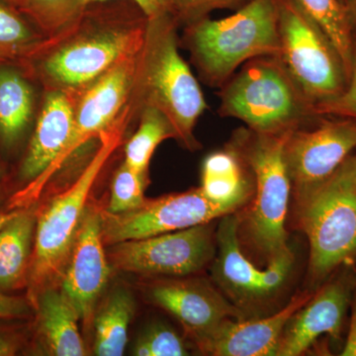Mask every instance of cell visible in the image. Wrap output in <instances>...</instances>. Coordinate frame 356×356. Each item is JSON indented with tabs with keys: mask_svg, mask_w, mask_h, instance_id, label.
<instances>
[{
	"mask_svg": "<svg viewBox=\"0 0 356 356\" xmlns=\"http://www.w3.org/2000/svg\"><path fill=\"white\" fill-rule=\"evenodd\" d=\"M181 42L201 81L219 89L248 60L280 56L277 0H252L228 17L191 23Z\"/></svg>",
	"mask_w": 356,
	"mask_h": 356,
	"instance_id": "cell-4",
	"label": "cell"
},
{
	"mask_svg": "<svg viewBox=\"0 0 356 356\" xmlns=\"http://www.w3.org/2000/svg\"><path fill=\"white\" fill-rule=\"evenodd\" d=\"M88 0H28L21 11L44 34L64 31L83 13Z\"/></svg>",
	"mask_w": 356,
	"mask_h": 356,
	"instance_id": "cell-26",
	"label": "cell"
},
{
	"mask_svg": "<svg viewBox=\"0 0 356 356\" xmlns=\"http://www.w3.org/2000/svg\"><path fill=\"white\" fill-rule=\"evenodd\" d=\"M25 344L24 332L16 327L0 325V356L17 355Z\"/></svg>",
	"mask_w": 356,
	"mask_h": 356,
	"instance_id": "cell-33",
	"label": "cell"
},
{
	"mask_svg": "<svg viewBox=\"0 0 356 356\" xmlns=\"http://www.w3.org/2000/svg\"><path fill=\"white\" fill-rule=\"evenodd\" d=\"M281 62L318 113L346 88L343 60L296 0H277ZM321 115V114H320Z\"/></svg>",
	"mask_w": 356,
	"mask_h": 356,
	"instance_id": "cell-8",
	"label": "cell"
},
{
	"mask_svg": "<svg viewBox=\"0 0 356 356\" xmlns=\"http://www.w3.org/2000/svg\"><path fill=\"white\" fill-rule=\"evenodd\" d=\"M132 113V105L128 103L113 125L100 134L97 151L74 184L51 199L43 209L37 211L34 247L26 286V297L31 304L40 292L54 286L56 281L62 278L88 209L89 194L107 161L121 144Z\"/></svg>",
	"mask_w": 356,
	"mask_h": 356,
	"instance_id": "cell-3",
	"label": "cell"
},
{
	"mask_svg": "<svg viewBox=\"0 0 356 356\" xmlns=\"http://www.w3.org/2000/svg\"><path fill=\"white\" fill-rule=\"evenodd\" d=\"M356 149V119L322 115L288 134L284 159L298 199L337 172Z\"/></svg>",
	"mask_w": 356,
	"mask_h": 356,
	"instance_id": "cell-10",
	"label": "cell"
},
{
	"mask_svg": "<svg viewBox=\"0 0 356 356\" xmlns=\"http://www.w3.org/2000/svg\"><path fill=\"white\" fill-rule=\"evenodd\" d=\"M351 1H353V0H341V3H343L346 7L348 6Z\"/></svg>",
	"mask_w": 356,
	"mask_h": 356,
	"instance_id": "cell-41",
	"label": "cell"
},
{
	"mask_svg": "<svg viewBox=\"0 0 356 356\" xmlns=\"http://www.w3.org/2000/svg\"><path fill=\"white\" fill-rule=\"evenodd\" d=\"M321 115L348 117L356 119V47L348 86L343 93L320 109Z\"/></svg>",
	"mask_w": 356,
	"mask_h": 356,
	"instance_id": "cell-31",
	"label": "cell"
},
{
	"mask_svg": "<svg viewBox=\"0 0 356 356\" xmlns=\"http://www.w3.org/2000/svg\"><path fill=\"white\" fill-rule=\"evenodd\" d=\"M235 210L236 208L228 204L211 200L200 187L146 200L137 209L120 214L102 210L103 243L112 245L192 228L208 224Z\"/></svg>",
	"mask_w": 356,
	"mask_h": 356,
	"instance_id": "cell-11",
	"label": "cell"
},
{
	"mask_svg": "<svg viewBox=\"0 0 356 356\" xmlns=\"http://www.w3.org/2000/svg\"><path fill=\"white\" fill-rule=\"evenodd\" d=\"M317 290L297 295L286 307L270 317L252 321L227 320L210 336L197 343L206 355L215 356L277 355L281 336L290 318Z\"/></svg>",
	"mask_w": 356,
	"mask_h": 356,
	"instance_id": "cell-17",
	"label": "cell"
},
{
	"mask_svg": "<svg viewBox=\"0 0 356 356\" xmlns=\"http://www.w3.org/2000/svg\"><path fill=\"white\" fill-rule=\"evenodd\" d=\"M38 44L31 47H16L6 46V44H0V64H7V63L17 62L21 63L29 57L32 51L36 48Z\"/></svg>",
	"mask_w": 356,
	"mask_h": 356,
	"instance_id": "cell-35",
	"label": "cell"
},
{
	"mask_svg": "<svg viewBox=\"0 0 356 356\" xmlns=\"http://www.w3.org/2000/svg\"><path fill=\"white\" fill-rule=\"evenodd\" d=\"M110 262L104 250L102 210L88 207L62 278V290L84 325L95 320L96 305L108 282Z\"/></svg>",
	"mask_w": 356,
	"mask_h": 356,
	"instance_id": "cell-14",
	"label": "cell"
},
{
	"mask_svg": "<svg viewBox=\"0 0 356 356\" xmlns=\"http://www.w3.org/2000/svg\"><path fill=\"white\" fill-rule=\"evenodd\" d=\"M217 95L220 116L238 119L257 133L289 132L322 116L278 56H262L245 63Z\"/></svg>",
	"mask_w": 356,
	"mask_h": 356,
	"instance_id": "cell-5",
	"label": "cell"
},
{
	"mask_svg": "<svg viewBox=\"0 0 356 356\" xmlns=\"http://www.w3.org/2000/svg\"><path fill=\"white\" fill-rule=\"evenodd\" d=\"M99 1H106V0H88V4ZM131 1L140 7L147 19L172 15L170 0H131Z\"/></svg>",
	"mask_w": 356,
	"mask_h": 356,
	"instance_id": "cell-34",
	"label": "cell"
},
{
	"mask_svg": "<svg viewBox=\"0 0 356 356\" xmlns=\"http://www.w3.org/2000/svg\"><path fill=\"white\" fill-rule=\"evenodd\" d=\"M147 184V175L136 172L125 163H122L115 172L111 197L105 210L112 214H120L137 209L147 200L145 189Z\"/></svg>",
	"mask_w": 356,
	"mask_h": 356,
	"instance_id": "cell-27",
	"label": "cell"
},
{
	"mask_svg": "<svg viewBox=\"0 0 356 356\" xmlns=\"http://www.w3.org/2000/svg\"><path fill=\"white\" fill-rule=\"evenodd\" d=\"M254 184L250 166L231 142L204 159L200 189L211 200L238 209L250 196Z\"/></svg>",
	"mask_w": 356,
	"mask_h": 356,
	"instance_id": "cell-20",
	"label": "cell"
},
{
	"mask_svg": "<svg viewBox=\"0 0 356 356\" xmlns=\"http://www.w3.org/2000/svg\"><path fill=\"white\" fill-rule=\"evenodd\" d=\"M310 247L309 277L318 288L356 261V175L348 161L324 184L297 199Z\"/></svg>",
	"mask_w": 356,
	"mask_h": 356,
	"instance_id": "cell-6",
	"label": "cell"
},
{
	"mask_svg": "<svg viewBox=\"0 0 356 356\" xmlns=\"http://www.w3.org/2000/svg\"><path fill=\"white\" fill-rule=\"evenodd\" d=\"M36 314L35 332L51 355H88L79 329V312L62 289L46 288L32 302Z\"/></svg>",
	"mask_w": 356,
	"mask_h": 356,
	"instance_id": "cell-19",
	"label": "cell"
},
{
	"mask_svg": "<svg viewBox=\"0 0 356 356\" xmlns=\"http://www.w3.org/2000/svg\"><path fill=\"white\" fill-rule=\"evenodd\" d=\"M341 355L356 356V293L353 302V309H351L348 336H346V343H344Z\"/></svg>",
	"mask_w": 356,
	"mask_h": 356,
	"instance_id": "cell-36",
	"label": "cell"
},
{
	"mask_svg": "<svg viewBox=\"0 0 356 356\" xmlns=\"http://www.w3.org/2000/svg\"><path fill=\"white\" fill-rule=\"evenodd\" d=\"M315 21L343 60L350 79L356 39L351 30L346 7L341 0H296Z\"/></svg>",
	"mask_w": 356,
	"mask_h": 356,
	"instance_id": "cell-24",
	"label": "cell"
},
{
	"mask_svg": "<svg viewBox=\"0 0 356 356\" xmlns=\"http://www.w3.org/2000/svg\"><path fill=\"white\" fill-rule=\"evenodd\" d=\"M77 97L67 91H47L18 172V178L24 184L22 188L41 177L62 153L74 128Z\"/></svg>",
	"mask_w": 356,
	"mask_h": 356,
	"instance_id": "cell-18",
	"label": "cell"
},
{
	"mask_svg": "<svg viewBox=\"0 0 356 356\" xmlns=\"http://www.w3.org/2000/svg\"><path fill=\"white\" fill-rule=\"evenodd\" d=\"M139 54L117 65L79 95L74 128L62 153L41 177L11 196L8 208L35 205L47 184L65 161L86 143L99 137L113 125L132 95Z\"/></svg>",
	"mask_w": 356,
	"mask_h": 356,
	"instance_id": "cell-9",
	"label": "cell"
},
{
	"mask_svg": "<svg viewBox=\"0 0 356 356\" xmlns=\"http://www.w3.org/2000/svg\"><path fill=\"white\" fill-rule=\"evenodd\" d=\"M133 355L137 356H185L186 346L177 332L165 325H154L138 339Z\"/></svg>",
	"mask_w": 356,
	"mask_h": 356,
	"instance_id": "cell-28",
	"label": "cell"
},
{
	"mask_svg": "<svg viewBox=\"0 0 356 356\" xmlns=\"http://www.w3.org/2000/svg\"><path fill=\"white\" fill-rule=\"evenodd\" d=\"M355 286L356 282L348 273L318 287L288 322L281 336L277 356L303 355L323 334H327L334 341H339Z\"/></svg>",
	"mask_w": 356,
	"mask_h": 356,
	"instance_id": "cell-15",
	"label": "cell"
},
{
	"mask_svg": "<svg viewBox=\"0 0 356 356\" xmlns=\"http://www.w3.org/2000/svg\"><path fill=\"white\" fill-rule=\"evenodd\" d=\"M154 303L179 321L196 343L210 336L241 311L219 292L198 280L159 282L149 290Z\"/></svg>",
	"mask_w": 356,
	"mask_h": 356,
	"instance_id": "cell-16",
	"label": "cell"
},
{
	"mask_svg": "<svg viewBox=\"0 0 356 356\" xmlns=\"http://www.w3.org/2000/svg\"><path fill=\"white\" fill-rule=\"evenodd\" d=\"M178 26L172 15L147 19L132 91L135 105L165 114L177 140L191 151L200 147L196 124L208 108L197 79L179 54Z\"/></svg>",
	"mask_w": 356,
	"mask_h": 356,
	"instance_id": "cell-2",
	"label": "cell"
},
{
	"mask_svg": "<svg viewBox=\"0 0 356 356\" xmlns=\"http://www.w3.org/2000/svg\"><path fill=\"white\" fill-rule=\"evenodd\" d=\"M289 132L264 134L240 128L231 140L254 179V204L245 217L243 231L252 248L267 261L289 248L285 220L292 187L284 159Z\"/></svg>",
	"mask_w": 356,
	"mask_h": 356,
	"instance_id": "cell-7",
	"label": "cell"
},
{
	"mask_svg": "<svg viewBox=\"0 0 356 356\" xmlns=\"http://www.w3.org/2000/svg\"><path fill=\"white\" fill-rule=\"evenodd\" d=\"M346 161H348L351 170H353V172H355V175H356V149L350 154V156H348V159H346Z\"/></svg>",
	"mask_w": 356,
	"mask_h": 356,
	"instance_id": "cell-40",
	"label": "cell"
},
{
	"mask_svg": "<svg viewBox=\"0 0 356 356\" xmlns=\"http://www.w3.org/2000/svg\"><path fill=\"white\" fill-rule=\"evenodd\" d=\"M252 0H170L173 18L178 26H187L210 17L216 10H238Z\"/></svg>",
	"mask_w": 356,
	"mask_h": 356,
	"instance_id": "cell-30",
	"label": "cell"
},
{
	"mask_svg": "<svg viewBox=\"0 0 356 356\" xmlns=\"http://www.w3.org/2000/svg\"><path fill=\"white\" fill-rule=\"evenodd\" d=\"M34 108L31 86L19 72L0 69V140L13 147L29 125Z\"/></svg>",
	"mask_w": 356,
	"mask_h": 356,
	"instance_id": "cell-23",
	"label": "cell"
},
{
	"mask_svg": "<svg viewBox=\"0 0 356 356\" xmlns=\"http://www.w3.org/2000/svg\"><path fill=\"white\" fill-rule=\"evenodd\" d=\"M31 21L14 7L0 0V44L31 47L39 43Z\"/></svg>",
	"mask_w": 356,
	"mask_h": 356,
	"instance_id": "cell-29",
	"label": "cell"
},
{
	"mask_svg": "<svg viewBox=\"0 0 356 356\" xmlns=\"http://www.w3.org/2000/svg\"><path fill=\"white\" fill-rule=\"evenodd\" d=\"M36 222L35 205L20 208L0 231V292L27 286Z\"/></svg>",
	"mask_w": 356,
	"mask_h": 356,
	"instance_id": "cell-21",
	"label": "cell"
},
{
	"mask_svg": "<svg viewBox=\"0 0 356 356\" xmlns=\"http://www.w3.org/2000/svg\"><path fill=\"white\" fill-rule=\"evenodd\" d=\"M147 22V16L131 0L93 2L74 24L51 36V41L40 42L24 62L36 60L35 72L47 90L79 95L110 70L140 53Z\"/></svg>",
	"mask_w": 356,
	"mask_h": 356,
	"instance_id": "cell-1",
	"label": "cell"
},
{
	"mask_svg": "<svg viewBox=\"0 0 356 356\" xmlns=\"http://www.w3.org/2000/svg\"><path fill=\"white\" fill-rule=\"evenodd\" d=\"M135 312L132 294L125 288L110 293L95 312L93 351L98 356H121L128 343L129 325Z\"/></svg>",
	"mask_w": 356,
	"mask_h": 356,
	"instance_id": "cell-22",
	"label": "cell"
},
{
	"mask_svg": "<svg viewBox=\"0 0 356 356\" xmlns=\"http://www.w3.org/2000/svg\"><path fill=\"white\" fill-rule=\"evenodd\" d=\"M214 254L208 224L111 245L110 266L125 273L185 276L201 270Z\"/></svg>",
	"mask_w": 356,
	"mask_h": 356,
	"instance_id": "cell-12",
	"label": "cell"
},
{
	"mask_svg": "<svg viewBox=\"0 0 356 356\" xmlns=\"http://www.w3.org/2000/svg\"><path fill=\"white\" fill-rule=\"evenodd\" d=\"M346 13H348V20L351 30L356 39V0H353L348 6H346Z\"/></svg>",
	"mask_w": 356,
	"mask_h": 356,
	"instance_id": "cell-37",
	"label": "cell"
},
{
	"mask_svg": "<svg viewBox=\"0 0 356 356\" xmlns=\"http://www.w3.org/2000/svg\"><path fill=\"white\" fill-rule=\"evenodd\" d=\"M19 209L20 208H17V209H8L7 208L6 210H0V231L6 226L7 222L17 214Z\"/></svg>",
	"mask_w": 356,
	"mask_h": 356,
	"instance_id": "cell-38",
	"label": "cell"
},
{
	"mask_svg": "<svg viewBox=\"0 0 356 356\" xmlns=\"http://www.w3.org/2000/svg\"><path fill=\"white\" fill-rule=\"evenodd\" d=\"M168 139L177 140V134L165 115L154 107H143L139 127L126 145L124 163L136 172L149 175L154 151Z\"/></svg>",
	"mask_w": 356,
	"mask_h": 356,
	"instance_id": "cell-25",
	"label": "cell"
},
{
	"mask_svg": "<svg viewBox=\"0 0 356 356\" xmlns=\"http://www.w3.org/2000/svg\"><path fill=\"white\" fill-rule=\"evenodd\" d=\"M238 217H222L218 231L219 255L214 267L215 278L238 303H254L277 293L291 273L294 254L289 248L268 261L264 270L257 268L243 255L238 240Z\"/></svg>",
	"mask_w": 356,
	"mask_h": 356,
	"instance_id": "cell-13",
	"label": "cell"
},
{
	"mask_svg": "<svg viewBox=\"0 0 356 356\" xmlns=\"http://www.w3.org/2000/svg\"><path fill=\"white\" fill-rule=\"evenodd\" d=\"M1 1L6 2L8 6H13L19 11H22L26 4H27L28 0H1Z\"/></svg>",
	"mask_w": 356,
	"mask_h": 356,
	"instance_id": "cell-39",
	"label": "cell"
},
{
	"mask_svg": "<svg viewBox=\"0 0 356 356\" xmlns=\"http://www.w3.org/2000/svg\"><path fill=\"white\" fill-rule=\"evenodd\" d=\"M32 313H34V309L27 297L13 296L0 292V320H25Z\"/></svg>",
	"mask_w": 356,
	"mask_h": 356,
	"instance_id": "cell-32",
	"label": "cell"
}]
</instances>
